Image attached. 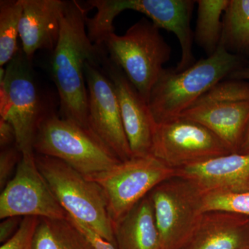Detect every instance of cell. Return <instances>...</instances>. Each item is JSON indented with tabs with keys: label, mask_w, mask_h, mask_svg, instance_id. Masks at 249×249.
I'll use <instances>...</instances> for the list:
<instances>
[{
	"label": "cell",
	"mask_w": 249,
	"mask_h": 249,
	"mask_svg": "<svg viewBox=\"0 0 249 249\" xmlns=\"http://www.w3.org/2000/svg\"><path fill=\"white\" fill-rule=\"evenodd\" d=\"M86 9L78 1H67L60 38L51 57V71L60 98L62 118L91 131L85 77L87 62L102 63L104 46L93 44L86 27Z\"/></svg>",
	"instance_id": "cell-1"
},
{
	"label": "cell",
	"mask_w": 249,
	"mask_h": 249,
	"mask_svg": "<svg viewBox=\"0 0 249 249\" xmlns=\"http://www.w3.org/2000/svg\"><path fill=\"white\" fill-rule=\"evenodd\" d=\"M238 55L222 45L181 71L164 69L152 88L149 107L157 124L176 119L219 82L240 67Z\"/></svg>",
	"instance_id": "cell-2"
},
{
	"label": "cell",
	"mask_w": 249,
	"mask_h": 249,
	"mask_svg": "<svg viewBox=\"0 0 249 249\" xmlns=\"http://www.w3.org/2000/svg\"><path fill=\"white\" fill-rule=\"evenodd\" d=\"M196 1L193 0H90L88 4L97 10L92 18H86L90 40L95 45H103L105 39L114 32L116 16L125 10L145 15L160 29L173 33L178 37L181 55L176 71H181L196 63L193 51L194 34L191 19Z\"/></svg>",
	"instance_id": "cell-3"
},
{
	"label": "cell",
	"mask_w": 249,
	"mask_h": 249,
	"mask_svg": "<svg viewBox=\"0 0 249 249\" xmlns=\"http://www.w3.org/2000/svg\"><path fill=\"white\" fill-rule=\"evenodd\" d=\"M103 46L109 58L120 67L142 97L149 102L153 87L171 57V47L160 29L142 18L119 36L111 33Z\"/></svg>",
	"instance_id": "cell-4"
},
{
	"label": "cell",
	"mask_w": 249,
	"mask_h": 249,
	"mask_svg": "<svg viewBox=\"0 0 249 249\" xmlns=\"http://www.w3.org/2000/svg\"><path fill=\"white\" fill-rule=\"evenodd\" d=\"M37 155L58 159L85 176L110 169L121 160L91 131L49 112L34 142Z\"/></svg>",
	"instance_id": "cell-5"
},
{
	"label": "cell",
	"mask_w": 249,
	"mask_h": 249,
	"mask_svg": "<svg viewBox=\"0 0 249 249\" xmlns=\"http://www.w3.org/2000/svg\"><path fill=\"white\" fill-rule=\"evenodd\" d=\"M35 155L39 170L67 214L88 224L116 247L107 201L101 187L61 160Z\"/></svg>",
	"instance_id": "cell-6"
},
{
	"label": "cell",
	"mask_w": 249,
	"mask_h": 249,
	"mask_svg": "<svg viewBox=\"0 0 249 249\" xmlns=\"http://www.w3.org/2000/svg\"><path fill=\"white\" fill-rule=\"evenodd\" d=\"M49 113L36 84L31 60L19 48L6 65L4 81L0 82V117L14 126L16 146L22 154L34 153L36 132Z\"/></svg>",
	"instance_id": "cell-7"
},
{
	"label": "cell",
	"mask_w": 249,
	"mask_h": 249,
	"mask_svg": "<svg viewBox=\"0 0 249 249\" xmlns=\"http://www.w3.org/2000/svg\"><path fill=\"white\" fill-rule=\"evenodd\" d=\"M178 117L209 129L231 151L237 153L249 122V84L226 79L208 90Z\"/></svg>",
	"instance_id": "cell-8"
},
{
	"label": "cell",
	"mask_w": 249,
	"mask_h": 249,
	"mask_svg": "<svg viewBox=\"0 0 249 249\" xmlns=\"http://www.w3.org/2000/svg\"><path fill=\"white\" fill-rule=\"evenodd\" d=\"M86 178L102 189L114 227L154 188L176 178V170L150 155L132 157L110 169Z\"/></svg>",
	"instance_id": "cell-9"
},
{
	"label": "cell",
	"mask_w": 249,
	"mask_h": 249,
	"mask_svg": "<svg viewBox=\"0 0 249 249\" xmlns=\"http://www.w3.org/2000/svg\"><path fill=\"white\" fill-rule=\"evenodd\" d=\"M163 249L188 245L203 214V195L189 181L178 178L158 185L149 194Z\"/></svg>",
	"instance_id": "cell-10"
},
{
	"label": "cell",
	"mask_w": 249,
	"mask_h": 249,
	"mask_svg": "<svg viewBox=\"0 0 249 249\" xmlns=\"http://www.w3.org/2000/svg\"><path fill=\"white\" fill-rule=\"evenodd\" d=\"M232 153L209 129L178 117L156 124L150 155L173 169Z\"/></svg>",
	"instance_id": "cell-11"
},
{
	"label": "cell",
	"mask_w": 249,
	"mask_h": 249,
	"mask_svg": "<svg viewBox=\"0 0 249 249\" xmlns=\"http://www.w3.org/2000/svg\"><path fill=\"white\" fill-rule=\"evenodd\" d=\"M11 217L66 219V211L37 167L35 152L22 154L14 176L1 191L0 219Z\"/></svg>",
	"instance_id": "cell-12"
},
{
	"label": "cell",
	"mask_w": 249,
	"mask_h": 249,
	"mask_svg": "<svg viewBox=\"0 0 249 249\" xmlns=\"http://www.w3.org/2000/svg\"><path fill=\"white\" fill-rule=\"evenodd\" d=\"M101 64L87 62L85 77L88 92L90 128L121 161L132 158L114 85Z\"/></svg>",
	"instance_id": "cell-13"
},
{
	"label": "cell",
	"mask_w": 249,
	"mask_h": 249,
	"mask_svg": "<svg viewBox=\"0 0 249 249\" xmlns=\"http://www.w3.org/2000/svg\"><path fill=\"white\" fill-rule=\"evenodd\" d=\"M103 70L114 85L132 157L150 155L156 124L148 103L120 67L105 55Z\"/></svg>",
	"instance_id": "cell-14"
},
{
	"label": "cell",
	"mask_w": 249,
	"mask_h": 249,
	"mask_svg": "<svg viewBox=\"0 0 249 249\" xmlns=\"http://www.w3.org/2000/svg\"><path fill=\"white\" fill-rule=\"evenodd\" d=\"M201 194L249 190V153H231L176 170Z\"/></svg>",
	"instance_id": "cell-15"
},
{
	"label": "cell",
	"mask_w": 249,
	"mask_h": 249,
	"mask_svg": "<svg viewBox=\"0 0 249 249\" xmlns=\"http://www.w3.org/2000/svg\"><path fill=\"white\" fill-rule=\"evenodd\" d=\"M67 1L22 0L19 36L22 50L29 60L36 52H52L58 44L62 19Z\"/></svg>",
	"instance_id": "cell-16"
},
{
	"label": "cell",
	"mask_w": 249,
	"mask_h": 249,
	"mask_svg": "<svg viewBox=\"0 0 249 249\" xmlns=\"http://www.w3.org/2000/svg\"><path fill=\"white\" fill-rule=\"evenodd\" d=\"M241 214L210 211L203 214L186 249H245L246 222Z\"/></svg>",
	"instance_id": "cell-17"
},
{
	"label": "cell",
	"mask_w": 249,
	"mask_h": 249,
	"mask_svg": "<svg viewBox=\"0 0 249 249\" xmlns=\"http://www.w3.org/2000/svg\"><path fill=\"white\" fill-rule=\"evenodd\" d=\"M118 249H163L150 196L114 226Z\"/></svg>",
	"instance_id": "cell-18"
},
{
	"label": "cell",
	"mask_w": 249,
	"mask_h": 249,
	"mask_svg": "<svg viewBox=\"0 0 249 249\" xmlns=\"http://www.w3.org/2000/svg\"><path fill=\"white\" fill-rule=\"evenodd\" d=\"M194 40L208 56L217 51L222 40L223 16L230 0H198Z\"/></svg>",
	"instance_id": "cell-19"
},
{
	"label": "cell",
	"mask_w": 249,
	"mask_h": 249,
	"mask_svg": "<svg viewBox=\"0 0 249 249\" xmlns=\"http://www.w3.org/2000/svg\"><path fill=\"white\" fill-rule=\"evenodd\" d=\"M34 249H93L86 239L65 219H40Z\"/></svg>",
	"instance_id": "cell-20"
},
{
	"label": "cell",
	"mask_w": 249,
	"mask_h": 249,
	"mask_svg": "<svg viewBox=\"0 0 249 249\" xmlns=\"http://www.w3.org/2000/svg\"><path fill=\"white\" fill-rule=\"evenodd\" d=\"M220 45L229 52L249 47V0H230L223 16Z\"/></svg>",
	"instance_id": "cell-21"
},
{
	"label": "cell",
	"mask_w": 249,
	"mask_h": 249,
	"mask_svg": "<svg viewBox=\"0 0 249 249\" xmlns=\"http://www.w3.org/2000/svg\"><path fill=\"white\" fill-rule=\"evenodd\" d=\"M22 0L0 1V67L7 65L19 48L18 46Z\"/></svg>",
	"instance_id": "cell-22"
},
{
	"label": "cell",
	"mask_w": 249,
	"mask_h": 249,
	"mask_svg": "<svg viewBox=\"0 0 249 249\" xmlns=\"http://www.w3.org/2000/svg\"><path fill=\"white\" fill-rule=\"evenodd\" d=\"M204 212L226 211L249 217V190L203 195Z\"/></svg>",
	"instance_id": "cell-23"
},
{
	"label": "cell",
	"mask_w": 249,
	"mask_h": 249,
	"mask_svg": "<svg viewBox=\"0 0 249 249\" xmlns=\"http://www.w3.org/2000/svg\"><path fill=\"white\" fill-rule=\"evenodd\" d=\"M40 218L24 217L18 231L0 249H34V241Z\"/></svg>",
	"instance_id": "cell-24"
},
{
	"label": "cell",
	"mask_w": 249,
	"mask_h": 249,
	"mask_svg": "<svg viewBox=\"0 0 249 249\" xmlns=\"http://www.w3.org/2000/svg\"><path fill=\"white\" fill-rule=\"evenodd\" d=\"M22 153L16 145L1 149L0 152V188L1 191L14 176Z\"/></svg>",
	"instance_id": "cell-25"
},
{
	"label": "cell",
	"mask_w": 249,
	"mask_h": 249,
	"mask_svg": "<svg viewBox=\"0 0 249 249\" xmlns=\"http://www.w3.org/2000/svg\"><path fill=\"white\" fill-rule=\"evenodd\" d=\"M66 218L83 235L93 249H118L115 245L105 239L88 224L80 222L67 214Z\"/></svg>",
	"instance_id": "cell-26"
},
{
	"label": "cell",
	"mask_w": 249,
	"mask_h": 249,
	"mask_svg": "<svg viewBox=\"0 0 249 249\" xmlns=\"http://www.w3.org/2000/svg\"><path fill=\"white\" fill-rule=\"evenodd\" d=\"M22 218L11 217L2 219L0 224V242L1 244L9 240L16 234L20 227Z\"/></svg>",
	"instance_id": "cell-27"
},
{
	"label": "cell",
	"mask_w": 249,
	"mask_h": 249,
	"mask_svg": "<svg viewBox=\"0 0 249 249\" xmlns=\"http://www.w3.org/2000/svg\"><path fill=\"white\" fill-rule=\"evenodd\" d=\"M16 134L14 126L0 117V147L1 149L16 145Z\"/></svg>",
	"instance_id": "cell-28"
},
{
	"label": "cell",
	"mask_w": 249,
	"mask_h": 249,
	"mask_svg": "<svg viewBox=\"0 0 249 249\" xmlns=\"http://www.w3.org/2000/svg\"><path fill=\"white\" fill-rule=\"evenodd\" d=\"M228 78L231 79H237L242 80H249V66L242 67L235 70L229 75Z\"/></svg>",
	"instance_id": "cell-29"
},
{
	"label": "cell",
	"mask_w": 249,
	"mask_h": 249,
	"mask_svg": "<svg viewBox=\"0 0 249 249\" xmlns=\"http://www.w3.org/2000/svg\"><path fill=\"white\" fill-rule=\"evenodd\" d=\"M238 152L239 153H249V122Z\"/></svg>",
	"instance_id": "cell-30"
},
{
	"label": "cell",
	"mask_w": 249,
	"mask_h": 249,
	"mask_svg": "<svg viewBox=\"0 0 249 249\" xmlns=\"http://www.w3.org/2000/svg\"><path fill=\"white\" fill-rule=\"evenodd\" d=\"M245 249H249L248 248V247H247V248H246Z\"/></svg>",
	"instance_id": "cell-31"
}]
</instances>
